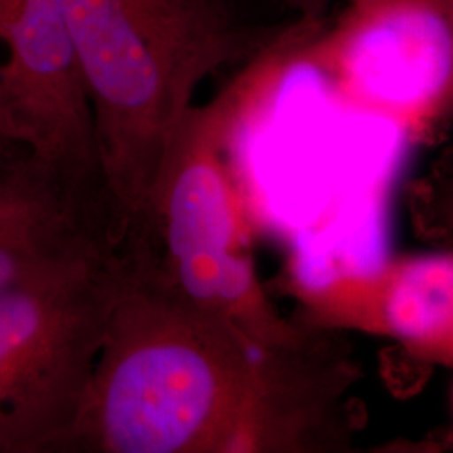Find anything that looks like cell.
Segmentation results:
<instances>
[{"mask_svg": "<svg viewBox=\"0 0 453 453\" xmlns=\"http://www.w3.org/2000/svg\"><path fill=\"white\" fill-rule=\"evenodd\" d=\"M2 150H4V148H2V146H0V155H2V153H4V151H2Z\"/></svg>", "mask_w": 453, "mask_h": 453, "instance_id": "8fae6325", "label": "cell"}, {"mask_svg": "<svg viewBox=\"0 0 453 453\" xmlns=\"http://www.w3.org/2000/svg\"><path fill=\"white\" fill-rule=\"evenodd\" d=\"M344 104L423 140L453 113L452 0H344L304 49Z\"/></svg>", "mask_w": 453, "mask_h": 453, "instance_id": "5b68a950", "label": "cell"}, {"mask_svg": "<svg viewBox=\"0 0 453 453\" xmlns=\"http://www.w3.org/2000/svg\"><path fill=\"white\" fill-rule=\"evenodd\" d=\"M441 213H443L447 226L453 230V177L449 179L445 185V192L441 196Z\"/></svg>", "mask_w": 453, "mask_h": 453, "instance_id": "30bf717a", "label": "cell"}, {"mask_svg": "<svg viewBox=\"0 0 453 453\" xmlns=\"http://www.w3.org/2000/svg\"><path fill=\"white\" fill-rule=\"evenodd\" d=\"M123 267L116 254L0 291V453H65Z\"/></svg>", "mask_w": 453, "mask_h": 453, "instance_id": "277c9868", "label": "cell"}, {"mask_svg": "<svg viewBox=\"0 0 453 453\" xmlns=\"http://www.w3.org/2000/svg\"><path fill=\"white\" fill-rule=\"evenodd\" d=\"M0 145L73 194L108 196L95 119L59 0H0Z\"/></svg>", "mask_w": 453, "mask_h": 453, "instance_id": "8992f818", "label": "cell"}, {"mask_svg": "<svg viewBox=\"0 0 453 453\" xmlns=\"http://www.w3.org/2000/svg\"><path fill=\"white\" fill-rule=\"evenodd\" d=\"M311 324L388 340L453 370V252H421L334 275L306 292Z\"/></svg>", "mask_w": 453, "mask_h": 453, "instance_id": "52a82bcc", "label": "cell"}, {"mask_svg": "<svg viewBox=\"0 0 453 453\" xmlns=\"http://www.w3.org/2000/svg\"><path fill=\"white\" fill-rule=\"evenodd\" d=\"M452 406H453V393H452Z\"/></svg>", "mask_w": 453, "mask_h": 453, "instance_id": "7c38bea8", "label": "cell"}, {"mask_svg": "<svg viewBox=\"0 0 453 453\" xmlns=\"http://www.w3.org/2000/svg\"><path fill=\"white\" fill-rule=\"evenodd\" d=\"M296 20L326 22L333 5L338 0H273Z\"/></svg>", "mask_w": 453, "mask_h": 453, "instance_id": "9c48e42d", "label": "cell"}, {"mask_svg": "<svg viewBox=\"0 0 453 453\" xmlns=\"http://www.w3.org/2000/svg\"><path fill=\"white\" fill-rule=\"evenodd\" d=\"M452 2H453V0H452Z\"/></svg>", "mask_w": 453, "mask_h": 453, "instance_id": "4fadbf2b", "label": "cell"}, {"mask_svg": "<svg viewBox=\"0 0 453 453\" xmlns=\"http://www.w3.org/2000/svg\"><path fill=\"white\" fill-rule=\"evenodd\" d=\"M59 2L121 241L202 82L224 67L250 63L288 26H256L235 0Z\"/></svg>", "mask_w": 453, "mask_h": 453, "instance_id": "7a4b0ae2", "label": "cell"}, {"mask_svg": "<svg viewBox=\"0 0 453 453\" xmlns=\"http://www.w3.org/2000/svg\"><path fill=\"white\" fill-rule=\"evenodd\" d=\"M108 254L110 211L71 194L24 151L0 155V291Z\"/></svg>", "mask_w": 453, "mask_h": 453, "instance_id": "ba28073f", "label": "cell"}, {"mask_svg": "<svg viewBox=\"0 0 453 453\" xmlns=\"http://www.w3.org/2000/svg\"><path fill=\"white\" fill-rule=\"evenodd\" d=\"M274 80L273 65L257 58L209 104L188 110L118 247L127 273L160 284L264 344L296 340L303 326L277 312L242 252L226 151L243 114Z\"/></svg>", "mask_w": 453, "mask_h": 453, "instance_id": "3957f363", "label": "cell"}, {"mask_svg": "<svg viewBox=\"0 0 453 453\" xmlns=\"http://www.w3.org/2000/svg\"><path fill=\"white\" fill-rule=\"evenodd\" d=\"M306 400L299 338L252 340L123 269L65 453H291Z\"/></svg>", "mask_w": 453, "mask_h": 453, "instance_id": "6da1fadb", "label": "cell"}]
</instances>
